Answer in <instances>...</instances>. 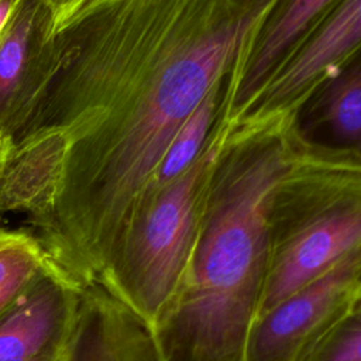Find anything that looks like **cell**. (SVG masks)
Instances as JSON below:
<instances>
[{"instance_id":"obj_1","label":"cell","mask_w":361,"mask_h":361,"mask_svg":"<svg viewBox=\"0 0 361 361\" xmlns=\"http://www.w3.org/2000/svg\"><path fill=\"white\" fill-rule=\"evenodd\" d=\"M279 0H90L59 25L0 168L54 264L96 281L175 133Z\"/></svg>"},{"instance_id":"obj_2","label":"cell","mask_w":361,"mask_h":361,"mask_svg":"<svg viewBox=\"0 0 361 361\" xmlns=\"http://www.w3.org/2000/svg\"><path fill=\"white\" fill-rule=\"evenodd\" d=\"M298 120L234 123L182 286L152 329L164 361H244L268 265V207Z\"/></svg>"},{"instance_id":"obj_3","label":"cell","mask_w":361,"mask_h":361,"mask_svg":"<svg viewBox=\"0 0 361 361\" xmlns=\"http://www.w3.org/2000/svg\"><path fill=\"white\" fill-rule=\"evenodd\" d=\"M361 248V152L307 140L296 126L268 207L258 314Z\"/></svg>"},{"instance_id":"obj_4","label":"cell","mask_w":361,"mask_h":361,"mask_svg":"<svg viewBox=\"0 0 361 361\" xmlns=\"http://www.w3.org/2000/svg\"><path fill=\"white\" fill-rule=\"evenodd\" d=\"M231 130L233 121L223 110L195 164L171 183L142 196L96 278L151 329L182 286L213 172Z\"/></svg>"},{"instance_id":"obj_5","label":"cell","mask_w":361,"mask_h":361,"mask_svg":"<svg viewBox=\"0 0 361 361\" xmlns=\"http://www.w3.org/2000/svg\"><path fill=\"white\" fill-rule=\"evenodd\" d=\"M360 52L361 0H340L230 120H298L317 90Z\"/></svg>"},{"instance_id":"obj_6","label":"cell","mask_w":361,"mask_h":361,"mask_svg":"<svg viewBox=\"0 0 361 361\" xmlns=\"http://www.w3.org/2000/svg\"><path fill=\"white\" fill-rule=\"evenodd\" d=\"M360 281L361 248L259 314L250 330L244 361H306L354 313Z\"/></svg>"},{"instance_id":"obj_7","label":"cell","mask_w":361,"mask_h":361,"mask_svg":"<svg viewBox=\"0 0 361 361\" xmlns=\"http://www.w3.org/2000/svg\"><path fill=\"white\" fill-rule=\"evenodd\" d=\"M83 285L56 264L0 317V361H61Z\"/></svg>"},{"instance_id":"obj_8","label":"cell","mask_w":361,"mask_h":361,"mask_svg":"<svg viewBox=\"0 0 361 361\" xmlns=\"http://www.w3.org/2000/svg\"><path fill=\"white\" fill-rule=\"evenodd\" d=\"M55 31L45 0H20L0 32V137L10 148L38 92Z\"/></svg>"},{"instance_id":"obj_9","label":"cell","mask_w":361,"mask_h":361,"mask_svg":"<svg viewBox=\"0 0 361 361\" xmlns=\"http://www.w3.org/2000/svg\"><path fill=\"white\" fill-rule=\"evenodd\" d=\"M61 361H164L152 329L97 281L85 285Z\"/></svg>"},{"instance_id":"obj_10","label":"cell","mask_w":361,"mask_h":361,"mask_svg":"<svg viewBox=\"0 0 361 361\" xmlns=\"http://www.w3.org/2000/svg\"><path fill=\"white\" fill-rule=\"evenodd\" d=\"M340 0H279L230 73L224 116L233 117Z\"/></svg>"},{"instance_id":"obj_11","label":"cell","mask_w":361,"mask_h":361,"mask_svg":"<svg viewBox=\"0 0 361 361\" xmlns=\"http://www.w3.org/2000/svg\"><path fill=\"white\" fill-rule=\"evenodd\" d=\"M298 128L307 140L361 152V52L317 90Z\"/></svg>"},{"instance_id":"obj_12","label":"cell","mask_w":361,"mask_h":361,"mask_svg":"<svg viewBox=\"0 0 361 361\" xmlns=\"http://www.w3.org/2000/svg\"><path fill=\"white\" fill-rule=\"evenodd\" d=\"M228 78L217 83L209 92V94L175 133L145 195L179 178L200 157L220 114L224 110Z\"/></svg>"},{"instance_id":"obj_13","label":"cell","mask_w":361,"mask_h":361,"mask_svg":"<svg viewBox=\"0 0 361 361\" xmlns=\"http://www.w3.org/2000/svg\"><path fill=\"white\" fill-rule=\"evenodd\" d=\"M38 237L25 228L0 223V317L52 267Z\"/></svg>"},{"instance_id":"obj_14","label":"cell","mask_w":361,"mask_h":361,"mask_svg":"<svg viewBox=\"0 0 361 361\" xmlns=\"http://www.w3.org/2000/svg\"><path fill=\"white\" fill-rule=\"evenodd\" d=\"M306 361H361V313L345 317Z\"/></svg>"},{"instance_id":"obj_15","label":"cell","mask_w":361,"mask_h":361,"mask_svg":"<svg viewBox=\"0 0 361 361\" xmlns=\"http://www.w3.org/2000/svg\"><path fill=\"white\" fill-rule=\"evenodd\" d=\"M51 7L56 28L62 25L66 20H69L73 14H76L83 6H86L90 0H45Z\"/></svg>"},{"instance_id":"obj_16","label":"cell","mask_w":361,"mask_h":361,"mask_svg":"<svg viewBox=\"0 0 361 361\" xmlns=\"http://www.w3.org/2000/svg\"><path fill=\"white\" fill-rule=\"evenodd\" d=\"M20 0H0V32L8 23L13 11L18 6Z\"/></svg>"},{"instance_id":"obj_17","label":"cell","mask_w":361,"mask_h":361,"mask_svg":"<svg viewBox=\"0 0 361 361\" xmlns=\"http://www.w3.org/2000/svg\"><path fill=\"white\" fill-rule=\"evenodd\" d=\"M354 313H361V281H360V286H358V298H357V303L354 307Z\"/></svg>"},{"instance_id":"obj_18","label":"cell","mask_w":361,"mask_h":361,"mask_svg":"<svg viewBox=\"0 0 361 361\" xmlns=\"http://www.w3.org/2000/svg\"><path fill=\"white\" fill-rule=\"evenodd\" d=\"M0 144H3V145H7V144L3 141V138H1V137H0ZM7 147H8V145H7Z\"/></svg>"}]
</instances>
